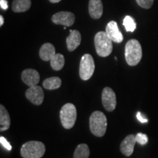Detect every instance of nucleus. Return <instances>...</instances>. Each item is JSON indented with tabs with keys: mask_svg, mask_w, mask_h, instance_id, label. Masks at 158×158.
<instances>
[{
	"mask_svg": "<svg viewBox=\"0 0 158 158\" xmlns=\"http://www.w3.org/2000/svg\"><path fill=\"white\" fill-rule=\"evenodd\" d=\"M142 48L137 40H130L125 45V59L130 66H135L141 62Z\"/></svg>",
	"mask_w": 158,
	"mask_h": 158,
	"instance_id": "obj_1",
	"label": "nucleus"
},
{
	"mask_svg": "<svg viewBox=\"0 0 158 158\" xmlns=\"http://www.w3.org/2000/svg\"><path fill=\"white\" fill-rule=\"evenodd\" d=\"M89 127L92 134L97 137H102L107 129V118L101 111H94L89 118Z\"/></svg>",
	"mask_w": 158,
	"mask_h": 158,
	"instance_id": "obj_2",
	"label": "nucleus"
},
{
	"mask_svg": "<svg viewBox=\"0 0 158 158\" xmlns=\"http://www.w3.org/2000/svg\"><path fill=\"white\" fill-rule=\"evenodd\" d=\"M94 45L100 56L106 57L113 51V41L109 38L106 31H99L94 37Z\"/></svg>",
	"mask_w": 158,
	"mask_h": 158,
	"instance_id": "obj_3",
	"label": "nucleus"
},
{
	"mask_svg": "<svg viewBox=\"0 0 158 158\" xmlns=\"http://www.w3.org/2000/svg\"><path fill=\"white\" fill-rule=\"evenodd\" d=\"M45 147L40 141H31L23 143L21 155L23 158H40L44 155Z\"/></svg>",
	"mask_w": 158,
	"mask_h": 158,
	"instance_id": "obj_4",
	"label": "nucleus"
},
{
	"mask_svg": "<svg viewBox=\"0 0 158 158\" xmlns=\"http://www.w3.org/2000/svg\"><path fill=\"white\" fill-rule=\"evenodd\" d=\"M77 111L76 106L72 103H67L63 106L60 110V119L62 126L65 129H71L76 123Z\"/></svg>",
	"mask_w": 158,
	"mask_h": 158,
	"instance_id": "obj_5",
	"label": "nucleus"
},
{
	"mask_svg": "<svg viewBox=\"0 0 158 158\" xmlns=\"http://www.w3.org/2000/svg\"><path fill=\"white\" fill-rule=\"evenodd\" d=\"M95 64L93 57L90 54H86L81 57L80 62V69H79V75L81 78L84 81H87L92 76Z\"/></svg>",
	"mask_w": 158,
	"mask_h": 158,
	"instance_id": "obj_6",
	"label": "nucleus"
},
{
	"mask_svg": "<svg viewBox=\"0 0 158 158\" xmlns=\"http://www.w3.org/2000/svg\"><path fill=\"white\" fill-rule=\"evenodd\" d=\"M51 21L55 24L71 27L75 22V15L71 12L61 11L55 13L51 18Z\"/></svg>",
	"mask_w": 158,
	"mask_h": 158,
	"instance_id": "obj_7",
	"label": "nucleus"
},
{
	"mask_svg": "<svg viewBox=\"0 0 158 158\" xmlns=\"http://www.w3.org/2000/svg\"><path fill=\"white\" fill-rule=\"evenodd\" d=\"M102 102L105 109L108 111H113L116 108V94L110 87H106L102 92Z\"/></svg>",
	"mask_w": 158,
	"mask_h": 158,
	"instance_id": "obj_8",
	"label": "nucleus"
},
{
	"mask_svg": "<svg viewBox=\"0 0 158 158\" xmlns=\"http://www.w3.org/2000/svg\"><path fill=\"white\" fill-rule=\"evenodd\" d=\"M26 98L30 101L31 103L40 106L43 103L44 100V93L40 86H34L29 87L26 92Z\"/></svg>",
	"mask_w": 158,
	"mask_h": 158,
	"instance_id": "obj_9",
	"label": "nucleus"
},
{
	"mask_svg": "<svg viewBox=\"0 0 158 158\" xmlns=\"http://www.w3.org/2000/svg\"><path fill=\"white\" fill-rule=\"evenodd\" d=\"M106 34L114 43H120L123 40V35L118 29L117 23L114 21H110L106 26Z\"/></svg>",
	"mask_w": 158,
	"mask_h": 158,
	"instance_id": "obj_10",
	"label": "nucleus"
},
{
	"mask_svg": "<svg viewBox=\"0 0 158 158\" xmlns=\"http://www.w3.org/2000/svg\"><path fill=\"white\" fill-rule=\"evenodd\" d=\"M21 79L24 84L29 87L36 86L40 81V75L34 69H27L23 70L21 75Z\"/></svg>",
	"mask_w": 158,
	"mask_h": 158,
	"instance_id": "obj_11",
	"label": "nucleus"
},
{
	"mask_svg": "<svg viewBox=\"0 0 158 158\" xmlns=\"http://www.w3.org/2000/svg\"><path fill=\"white\" fill-rule=\"evenodd\" d=\"M136 142L135 135H127L124 139L122 141L120 145V150H121L122 153L124 155L129 157L133 153L134 147Z\"/></svg>",
	"mask_w": 158,
	"mask_h": 158,
	"instance_id": "obj_12",
	"label": "nucleus"
},
{
	"mask_svg": "<svg viewBox=\"0 0 158 158\" xmlns=\"http://www.w3.org/2000/svg\"><path fill=\"white\" fill-rule=\"evenodd\" d=\"M89 13L92 19H100L103 13V5L101 0H89Z\"/></svg>",
	"mask_w": 158,
	"mask_h": 158,
	"instance_id": "obj_13",
	"label": "nucleus"
},
{
	"mask_svg": "<svg viewBox=\"0 0 158 158\" xmlns=\"http://www.w3.org/2000/svg\"><path fill=\"white\" fill-rule=\"evenodd\" d=\"M81 41V35L78 30H70V35L67 37V47L69 51H73L78 48Z\"/></svg>",
	"mask_w": 158,
	"mask_h": 158,
	"instance_id": "obj_14",
	"label": "nucleus"
},
{
	"mask_svg": "<svg viewBox=\"0 0 158 158\" xmlns=\"http://www.w3.org/2000/svg\"><path fill=\"white\" fill-rule=\"evenodd\" d=\"M40 57L41 59L45 62L51 61V59L54 57L56 54V50H55V47L54 45L51 43H47L43 44L40 49Z\"/></svg>",
	"mask_w": 158,
	"mask_h": 158,
	"instance_id": "obj_15",
	"label": "nucleus"
},
{
	"mask_svg": "<svg viewBox=\"0 0 158 158\" xmlns=\"http://www.w3.org/2000/svg\"><path fill=\"white\" fill-rule=\"evenodd\" d=\"M10 126V118L9 113L2 105L0 106V131L8 130Z\"/></svg>",
	"mask_w": 158,
	"mask_h": 158,
	"instance_id": "obj_16",
	"label": "nucleus"
},
{
	"mask_svg": "<svg viewBox=\"0 0 158 158\" xmlns=\"http://www.w3.org/2000/svg\"><path fill=\"white\" fill-rule=\"evenodd\" d=\"M31 5V0H13L12 10L15 13H23L28 10Z\"/></svg>",
	"mask_w": 158,
	"mask_h": 158,
	"instance_id": "obj_17",
	"label": "nucleus"
},
{
	"mask_svg": "<svg viewBox=\"0 0 158 158\" xmlns=\"http://www.w3.org/2000/svg\"><path fill=\"white\" fill-rule=\"evenodd\" d=\"M43 86L45 89L48 90H54L59 89L62 85V81L58 77H51L43 81Z\"/></svg>",
	"mask_w": 158,
	"mask_h": 158,
	"instance_id": "obj_18",
	"label": "nucleus"
},
{
	"mask_svg": "<svg viewBox=\"0 0 158 158\" xmlns=\"http://www.w3.org/2000/svg\"><path fill=\"white\" fill-rule=\"evenodd\" d=\"M90 155L89 148L86 144H79L75 150L73 158H89Z\"/></svg>",
	"mask_w": 158,
	"mask_h": 158,
	"instance_id": "obj_19",
	"label": "nucleus"
},
{
	"mask_svg": "<svg viewBox=\"0 0 158 158\" xmlns=\"http://www.w3.org/2000/svg\"><path fill=\"white\" fill-rule=\"evenodd\" d=\"M51 66L54 70H62L64 65V57L61 54H56L51 59Z\"/></svg>",
	"mask_w": 158,
	"mask_h": 158,
	"instance_id": "obj_20",
	"label": "nucleus"
},
{
	"mask_svg": "<svg viewBox=\"0 0 158 158\" xmlns=\"http://www.w3.org/2000/svg\"><path fill=\"white\" fill-rule=\"evenodd\" d=\"M123 25L127 31L133 32L136 29V23L135 20L130 15H127L124 18L123 20Z\"/></svg>",
	"mask_w": 158,
	"mask_h": 158,
	"instance_id": "obj_21",
	"label": "nucleus"
},
{
	"mask_svg": "<svg viewBox=\"0 0 158 158\" xmlns=\"http://www.w3.org/2000/svg\"><path fill=\"white\" fill-rule=\"evenodd\" d=\"M135 139H136V142L138 143L141 145H146L148 143V136L146 135V134L139 133H138L137 135H135Z\"/></svg>",
	"mask_w": 158,
	"mask_h": 158,
	"instance_id": "obj_22",
	"label": "nucleus"
},
{
	"mask_svg": "<svg viewBox=\"0 0 158 158\" xmlns=\"http://www.w3.org/2000/svg\"><path fill=\"white\" fill-rule=\"evenodd\" d=\"M136 2L142 8L149 9L153 5L154 0H136Z\"/></svg>",
	"mask_w": 158,
	"mask_h": 158,
	"instance_id": "obj_23",
	"label": "nucleus"
},
{
	"mask_svg": "<svg viewBox=\"0 0 158 158\" xmlns=\"http://www.w3.org/2000/svg\"><path fill=\"white\" fill-rule=\"evenodd\" d=\"M0 143H1L2 145L6 149L8 150V151H10L12 149L11 145L10 144L9 142L6 140V138H4L3 136H1V137H0Z\"/></svg>",
	"mask_w": 158,
	"mask_h": 158,
	"instance_id": "obj_24",
	"label": "nucleus"
},
{
	"mask_svg": "<svg viewBox=\"0 0 158 158\" xmlns=\"http://www.w3.org/2000/svg\"><path fill=\"white\" fill-rule=\"evenodd\" d=\"M136 116H137V118H138V121H139L140 122H141V123H147V122H148L147 118H146L145 116H143V115H142L141 112H138Z\"/></svg>",
	"mask_w": 158,
	"mask_h": 158,
	"instance_id": "obj_25",
	"label": "nucleus"
},
{
	"mask_svg": "<svg viewBox=\"0 0 158 158\" xmlns=\"http://www.w3.org/2000/svg\"><path fill=\"white\" fill-rule=\"evenodd\" d=\"M0 6H1V8L5 10L8 9V3L7 0H0Z\"/></svg>",
	"mask_w": 158,
	"mask_h": 158,
	"instance_id": "obj_26",
	"label": "nucleus"
},
{
	"mask_svg": "<svg viewBox=\"0 0 158 158\" xmlns=\"http://www.w3.org/2000/svg\"><path fill=\"white\" fill-rule=\"evenodd\" d=\"M4 24V18L2 15H0V27Z\"/></svg>",
	"mask_w": 158,
	"mask_h": 158,
	"instance_id": "obj_27",
	"label": "nucleus"
},
{
	"mask_svg": "<svg viewBox=\"0 0 158 158\" xmlns=\"http://www.w3.org/2000/svg\"><path fill=\"white\" fill-rule=\"evenodd\" d=\"M49 1H50V2L51 3H58L60 1H62V0H49Z\"/></svg>",
	"mask_w": 158,
	"mask_h": 158,
	"instance_id": "obj_28",
	"label": "nucleus"
}]
</instances>
